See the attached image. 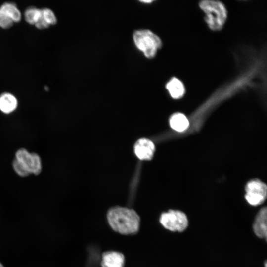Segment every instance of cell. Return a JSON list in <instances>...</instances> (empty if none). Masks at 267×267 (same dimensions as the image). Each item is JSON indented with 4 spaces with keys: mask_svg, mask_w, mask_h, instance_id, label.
<instances>
[{
    "mask_svg": "<svg viewBox=\"0 0 267 267\" xmlns=\"http://www.w3.org/2000/svg\"><path fill=\"white\" fill-rule=\"evenodd\" d=\"M102 267H124V255L117 251H107L103 253L101 257Z\"/></svg>",
    "mask_w": 267,
    "mask_h": 267,
    "instance_id": "cell-8",
    "label": "cell"
},
{
    "mask_svg": "<svg viewBox=\"0 0 267 267\" xmlns=\"http://www.w3.org/2000/svg\"><path fill=\"white\" fill-rule=\"evenodd\" d=\"M134 152L140 160H150L155 151V145L150 140L147 138L138 139L134 145Z\"/></svg>",
    "mask_w": 267,
    "mask_h": 267,
    "instance_id": "cell-7",
    "label": "cell"
},
{
    "mask_svg": "<svg viewBox=\"0 0 267 267\" xmlns=\"http://www.w3.org/2000/svg\"><path fill=\"white\" fill-rule=\"evenodd\" d=\"M133 39L136 47L147 58H152L162 46L160 38L155 33L148 29L135 31Z\"/></svg>",
    "mask_w": 267,
    "mask_h": 267,
    "instance_id": "cell-3",
    "label": "cell"
},
{
    "mask_svg": "<svg viewBox=\"0 0 267 267\" xmlns=\"http://www.w3.org/2000/svg\"><path fill=\"white\" fill-rule=\"evenodd\" d=\"M41 15V9L31 7L27 8L24 14L26 21L30 24H35Z\"/></svg>",
    "mask_w": 267,
    "mask_h": 267,
    "instance_id": "cell-14",
    "label": "cell"
},
{
    "mask_svg": "<svg viewBox=\"0 0 267 267\" xmlns=\"http://www.w3.org/2000/svg\"><path fill=\"white\" fill-rule=\"evenodd\" d=\"M141 2H145V3H151L153 1V0H141Z\"/></svg>",
    "mask_w": 267,
    "mask_h": 267,
    "instance_id": "cell-19",
    "label": "cell"
},
{
    "mask_svg": "<svg viewBox=\"0 0 267 267\" xmlns=\"http://www.w3.org/2000/svg\"><path fill=\"white\" fill-rule=\"evenodd\" d=\"M15 159L30 174L38 175L42 170V160L36 153L29 152L25 148H21L15 153Z\"/></svg>",
    "mask_w": 267,
    "mask_h": 267,
    "instance_id": "cell-5",
    "label": "cell"
},
{
    "mask_svg": "<svg viewBox=\"0 0 267 267\" xmlns=\"http://www.w3.org/2000/svg\"><path fill=\"white\" fill-rule=\"evenodd\" d=\"M0 12L9 17L13 22H18L21 19V13L16 5L6 2L0 7Z\"/></svg>",
    "mask_w": 267,
    "mask_h": 267,
    "instance_id": "cell-13",
    "label": "cell"
},
{
    "mask_svg": "<svg viewBox=\"0 0 267 267\" xmlns=\"http://www.w3.org/2000/svg\"><path fill=\"white\" fill-rule=\"evenodd\" d=\"M13 20L7 15L0 12V26L3 28H10L13 23Z\"/></svg>",
    "mask_w": 267,
    "mask_h": 267,
    "instance_id": "cell-17",
    "label": "cell"
},
{
    "mask_svg": "<svg viewBox=\"0 0 267 267\" xmlns=\"http://www.w3.org/2000/svg\"><path fill=\"white\" fill-rule=\"evenodd\" d=\"M41 13L44 19L49 25L56 23L57 19L51 9L47 8H43L41 9Z\"/></svg>",
    "mask_w": 267,
    "mask_h": 267,
    "instance_id": "cell-15",
    "label": "cell"
},
{
    "mask_svg": "<svg viewBox=\"0 0 267 267\" xmlns=\"http://www.w3.org/2000/svg\"><path fill=\"white\" fill-rule=\"evenodd\" d=\"M12 167L15 172L20 177H27L30 175L15 159L12 162Z\"/></svg>",
    "mask_w": 267,
    "mask_h": 267,
    "instance_id": "cell-16",
    "label": "cell"
},
{
    "mask_svg": "<svg viewBox=\"0 0 267 267\" xmlns=\"http://www.w3.org/2000/svg\"><path fill=\"white\" fill-rule=\"evenodd\" d=\"M159 221L164 228L173 232L183 231L188 224L186 215L179 210H170L162 213Z\"/></svg>",
    "mask_w": 267,
    "mask_h": 267,
    "instance_id": "cell-4",
    "label": "cell"
},
{
    "mask_svg": "<svg viewBox=\"0 0 267 267\" xmlns=\"http://www.w3.org/2000/svg\"><path fill=\"white\" fill-rule=\"evenodd\" d=\"M0 267H4L3 264L0 262Z\"/></svg>",
    "mask_w": 267,
    "mask_h": 267,
    "instance_id": "cell-20",
    "label": "cell"
},
{
    "mask_svg": "<svg viewBox=\"0 0 267 267\" xmlns=\"http://www.w3.org/2000/svg\"><path fill=\"white\" fill-rule=\"evenodd\" d=\"M166 88L174 99H179L185 93V87L182 82L176 78H172L166 84Z\"/></svg>",
    "mask_w": 267,
    "mask_h": 267,
    "instance_id": "cell-10",
    "label": "cell"
},
{
    "mask_svg": "<svg viewBox=\"0 0 267 267\" xmlns=\"http://www.w3.org/2000/svg\"><path fill=\"white\" fill-rule=\"evenodd\" d=\"M200 8L205 14V21L213 31L222 28L227 17L224 5L218 0H203L199 3Z\"/></svg>",
    "mask_w": 267,
    "mask_h": 267,
    "instance_id": "cell-2",
    "label": "cell"
},
{
    "mask_svg": "<svg viewBox=\"0 0 267 267\" xmlns=\"http://www.w3.org/2000/svg\"><path fill=\"white\" fill-rule=\"evenodd\" d=\"M245 199L253 206H257L263 203L267 197V186L258 180L249 182L246 186Z\"/></svg>",
    "mask_w": 267,
    "mask_h": 267,
    "instance_id": "cell-6",
    "label": "cell"
},
{
    "mask_svg": "<svg viewBox=\"0 0 267 267\" xmlns=\"http://www.w3.org/2000/svg\"><path fill=\"white\" fill-rule=\"evenodd\" d=\"M266 207L262 208L257 214L253 228L255 234L259 238L267 239V212Z\"/></svg>",
    "mask_w": 267,
    "mask_h": 267,
    "instance_id": "cell-9",
    "label": "cell"
},
{
    "mask_svg": "<svg viewBox=\"0 0 267 267\" xmlns=\"http://www.w3.org/2000/svg\"><path fill=\"white\" fill-rule=\"evenodd\" d=\"M18 102L16 97L9 93H5L0 96V110L9 114L14 111L17 107Z\"/></svg>",
    "mask_w": 267,
    "mask_h": 267,
    "instance_id": "cell-11",
    "label": "cell"
},
{
    "mask_svg": "<svg viewBox=\"0 0 267 267\" xmlns=\"http://www.w3.org/2000/svg\"><path fill=\"white\" fill-rule=\"evenodd\" d=\"M35 26L38 29H43L48 28L50 25L45 21V20L43 18L41 9V15L35 24Z\"/></svg>",
    "mask_w": 267,
    "mask_h": 267,
    "instance_id": "cell-18",
    "label": "cell"
},
{
    "mask_svg": "<svg viewBox=\"0 0 267 267\" xmlns=\"http://www.w3.org/2000/svg\"><path fill=\"white\" fill-rule=\"evenodd\" d=\"M264 267H267V262L266 261L264 264Z\"/></svg>",
    "mask_w": 267,
    "mask_h": 267,
    "instance_id": "cell-21",
    "label": "cell"
},
{
    "mask_svg": "<svg viewBox=\"0 0 267 267\" xmlns=\"http://www.w3.org/2000/svg\"><path fill=\"white\" fill-rule=\"evenodd\" d=\"M189 121L187 117L181 113L173 114L170 118V124L174 130L181 132L185 131L189 126Z\"/></svg>",
    "mask_w": 267,
    "mask_h": 267,
    "instance_id": "cell-12",
    "label": "cell"
},
{
    "mask_svg": "<svg viewBox=\"0 0 267 267\" xmlns=\"http://www.w3.org/2000/svg\"><path fill=\"white\" fill-rule=\"evenodd\" d=\"M107 219L110 227L121 234H133L139 228V217L132 209L119 206L112 208L107 213Z\"/></svg>",
    "mask_w": 267,
    "mask_h": 267,
    "instance_id": "cell-1",
    "label": "cell"
}]
</instances>
